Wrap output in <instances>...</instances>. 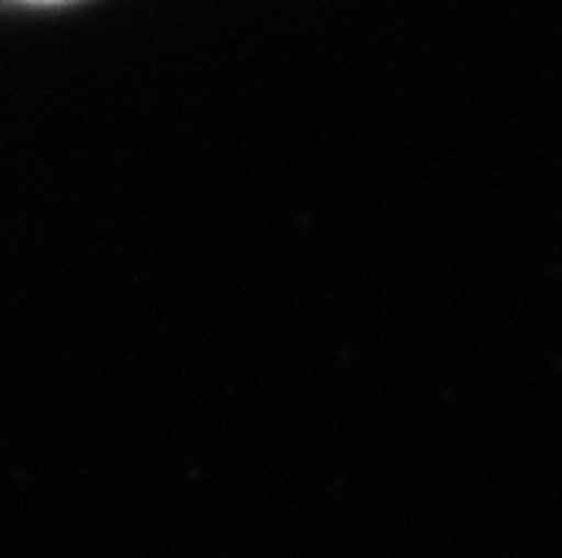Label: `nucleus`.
<instances>
[{"label":"nucleus","mask_w":562,"mask_h":558,"mask_svg":"<svg viewBox=\"0 0 562 558\" xmlns=\"http://www.w3.org/2000/svg\"><path fill=\"white\" fill-rule=\"evenodd\" d=\"M34 4H58V0H34Z\"/></svg>","instance_id":"nucleus-1"}]
</instances>
